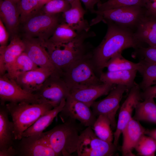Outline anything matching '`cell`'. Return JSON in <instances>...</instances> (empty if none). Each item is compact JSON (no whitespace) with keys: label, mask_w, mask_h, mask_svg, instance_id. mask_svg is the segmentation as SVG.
<instances>
[{"label":"cell","mask_w":156,"mask_h":156,"mask_svg":"<svg viewBox=\"0 0 156 156\" xmlns=\"http://www.w3.org/2000/svg\"><path fill=\"white\" fill-rule=\"evenodd\" d=\"M141 97L143 100L150 98L156 97V84L150 86L141 92Z\"/></svg>","instance_id":"74e56055"},{"label":"cell","mask_w":156,"mask_h":156,"mask_svg":"<svg viewBox=\"0 0 156 156\" xmlns=\"http://www.w3.org/2000/svg\"><path fill=\"white\" fill-rule=\"evenodd\" d=\"M62 14H48L41 10L23 24V35L46 41L51 36L58 25L63 21Z\"/></svg>","instance_id":"52a82bcc"},{"label":"cell","mask_w":156,"mask_h":156,"mask_svg":"<svg viewBox=\"0 0 156 156\" xmlns=\"http://www.w3.org/2000/svg\"><path fill=\"white\" fill-rule=\"evenodd\" d=\"M139 101L135 108L132 118L138 121H144L156 124V103L154 98H150Z\"/></svg>","instance_id":"484cf974"},{"label":"cell","mask_w":156,"mask_h":156,"mask_svg":"<svg viewBox=\"0 0 156 156\" xmlns=\"http://www.w3.org/2000/svg\"><path fill=\"white\" fill-rule=\"evenodd\" d=\"M68 1H69L70 3L72 2V1H74L75 0H66Z\"/></svg>","instance_id":"f6af8a7d"},{"label":"cell","mask_w":156,"mask_h":156,"mask_svg":"<svg viewBox=\"0 0 156 156\" xmlns=\"http://www.w3.org/2000/svg\"><path fill=\"white\" fill-rule=\"evenodd\" d=\"M38 67L24 52L8 66L6 73L9 78L14 79L21 73Z\"/></svg>","instance_id":"4316f807"},{"label":"cell","mask_w":156,"mask_h":156,"mask_svg":"<svg viewBox=\"0 0 156 156\" xmlns=\"http://www.w3.org/2000/svg\"><path fill=\"white\" fill-rule=\"evenodd\" d=\"M9 34L4 24L0 19V47H4L7 46Z\"/></svg>","instance_id":"8d00e7d4"},{"label":"cell","mask_w":156,"mask_h":156,"mask_svg":"<svg viewBox=\"0 0 156 156\" xmlns=\"http://www.w3.org/2000/svg\"><path fill=\"white\" fill-rule=\"evenodd\" d=\"M0 19L6 27L10 39L18 35L21 23L17 3L7 0H0Z\"/></svg>","instance_id":"ac0fdd59"},{"label":"cell","mask_w":156,"mask_h":156,"mask_svg":"<svg viewBox=\"0 0 156 156\" xmlns=\"http://www.w3.org/2000/svg\"><path fill=\"white\" fill-rule=\"evenodd\" d=\"M135 149L138 154L143 156H154L156 151V142L150 136L143 135Z\"/></svg>","instance_id":"836d02e7"},{"label":"cell","mask_w":156,"mask_h":156,"mask_svg":"<svg viewBox=\"0 0 156 156\" xmlns=\"http://www.w3.org/2000/svg\"><path fill=\"white\" fill-rule=\"evenodd\" d=\"M71 7L70 3L66 0H50L42 8L43 13L49 14H62Z\"/></svg>","instance_id":"e575fe53"},{"label":"cell","mask_w":156,"mask_h":156,"mask_svg":"<svg viewBox=\"0 0 156 156\" xmlns=\"http://www.w3.org/2000/svg\"><path fill=\"white\" fill-rule=\"evenodd\" d=\"M146 8L138 6L119 7L93 12L96 15L90 23V26L102 21L107 22L130 29L133 31L146 12Z\"/></svg>","instance_id":"5b68a950"},{"label":"cell","mask_w":156,"mask_h":156,"mask_svg":"<svg viewBox=\"0 0 156 156\" xmlns=\"http://www.w3.org/2000/svg\"><path fill=\"white\" fill-rule=\"evenodd\" d=\"M155 98H156V97Z\"/></svg>","instance_id":"bcb514c9"},{"label":"cell","mask_w":156,"mask_h":156,"mask_svg":"<svg viewBox=\"0 0 156 156\" xmlns=\"http://www.w3.org/2000/svg\"><path fill=\"white\" fill-rule=\"evenodd\" d=\"M133 54L140 60L156 65V47L149 46L144 47L141 46L135 49Z\"/></svg>","instance_id":"d590c367"},{"label":"cell","mask_w":156,"mask_h":156,"mask_svg":"<svg viewBox=\"0 0 156 156\" xmlns=\"http://www.w3.org/2000/svg\"><path fill=\"white\" fill-rule=\"evenodd\" d=\"M53 74L54 73L49 70L38 67L21 73L14 79L24 90L35 93L40 89L46 79Z\"/></svg>","instance_id":"2e32d148"},{"label":"cell","mask_w":156,"mask_h":156,"mask_svg":"<svg viewBox=\"0 0 156 156\" xmlns=\"http://www.w3.org/2000/svg\"><path fill=\"white\" fill-rule=\"evenodd\" d=\"M148 2L151 7L156 8V0H148Z\"/></svg>","instance_id":"7bdbcfd3"},{"label":"cell","mask_w":156,"mask_h":156,"mask_svg":"<svg viewBox=\"0 0 156 156\" xmlns=\"http://www.w3.org/2000/svg\"><path fill=\"white\" fill-rule=\"evenodd\" d=\"M17 5L20 13L21 23L38 12L37 0H20Z\"/></svg>","instance_id":"d6a6232c"},{"label":"cell","mask_w":156,"mask_h":156,"mask_svg":"<svg viewBox=\"0 0 156 156\" xmlns=\"http://www.w3.org/2000/svg\"><path fill=\"white\" fill-rule=\"evenodd\" d=\"M126 91L128 90L125 86L116 85L106 97L94 101L90 107L96 117L102 115L107 117L109 120L112 129L116 128V114L119 107L123 94Z\"/></svg>","instance_id":"8fae6325"},{"label":"cell","mask_w":156,"mask_h":156,"mask_svg":"<svg viewBox=\"0 0 156 156\" xmlns=\"http://www.w3.org/2000/svg\"><path fill=\"white\" fill-rule=\"evenodd\" d=\"M145 134L152 137L156 142V129H146Z\"/></svg>","instance_id":"60d3db41"},{"label":"cell","mask_w":156,"mask_h":156,"mask_svg":"<svg viewBox=\"0 0 156 156\" xmlns=\"http://www.w3.org/2000/svg\"><path fill=\"white\" fill-rule=\"evenodd\" d=\"M77 34L69 25L62 21L57 26L51 36L46 41L55 45L61 44L73 40Z\"/></svg>","instance_id":"83f0119b"},{"label":"cell","mask_w":156,"mask_h":156,"mask_svg":"<svg viewBox=\"0 0 156 156\" xmlns=\"http://www.w3.org/2000/svg\"><path fill=\"white\" fill-rule=\"evenodd\" d=\"M63 122L43 133L57 156H71L76 152L81 131L75 120L68 119Z\"/></svg>","instance_id":"3957f363"},{"label":"cell","mask_w":156,"mask_h":156,"mask_svg":"<svg viewBox=\"0 0 156 156\" xmlns=\"http://www.w3.org/2000/svg\"><path fill=\"white\" fill-rule=\"evenodd\" d=\"M14 147L20 156H56L43 132L38 135L23 137Z\"/></svg>","instance_id":"4fadbf2b"},{"label":"cell","mask_w":156,"mask_h":156,"mask_svg":"<svg viewBox=\"0 0 156 156\" xmlns=\"http://www.w3.org/2000/svg\"><path fill=\"white\" fill-rule=\"evenodd\" d=\"M10 40L8 45L0 47V75L5 74L8 66L24 52V43L18 35Z\"/></svg>","instance_id":"7402d4cb"},{"label":"cell","mask_w":156,"mask_h":156,"mask_svg":"<svg viewBox=\"0 0 156 156\" xmlns=\"http://www.w3.org/2000/svg\"><path fill=\"white\" fill-rule=\"evenodd\" d=\"M1 104L6 102L18 103L25 102L34 104L42 103L36 93L29 92L22 88L6 73L0 76Z\"/></svg>","instance_id":"9c48e42d"},{"label":"cell","mask_w":156,"mask_h":156,"mask_svg":"<svg viewBox=\"0 0 156 156\" xmlns=\"http://www.w3.org/2000/svg\"><path fill=\"white\" fill-rule=\"evenodd\" d=\"M60 116L63 122L68 119L77 120L86 127H92L97 118L90 107L69 95Z\"/></svg>","instance_id":"7c38bea8"},{"label":"cell","mask_w":156,"mask_h":156,"mask_svg":"<svg viewBox=\"0 0 156 156\" xmlns=\"http://www.w3.org/2000/svg\"><path fill=\"white\" fill-rule=\"evenodd\" d=\"M91 54L73 62L62 73L61 77L70 89L101 84Z\"/></svg>","instance_id":"8992f818"},{"label":"cell","mask_w":156,"mask_h":156,"mask_svg":"<svg viewBox=\"0 0 156 156\" xmlns=\"http://www.w3.org/2000/svg\"><path fill=\"white\" fill-rule=\"evenodd\" d=\"M50 0H37L38 10H40Z\"/></svg>","instance_id":"b9f144b4"},{"label":"cell","mask_w":156,"mask_h":156,"mask_svg":"<svg viewBox=\"0 0 156 156\" xmlns=\"http://www.w3.org/2000/svg\"><path fill=\"white\" fill-rule=\"evenodd\" d=\"M141 92L139 84L135 83L129 90L120 107L116 131L114 133L113 143L116 146L123 130L132 118L133 112L137 103L142 100Z\"/></svg>","instance_id":"9a60e30c"},{"label":"cell","mask_w":156,"mask_h":156,"mask_svg":"<svg viewBox=\"0 0 156 156\" xmlns=\"http://www.w3.org/2000/svg\"><path fill=\"white\" fill-rule=\"evenodd\" d=\"M91 127L100 139L109 143H113L114 134L111 130L110 122L105 116L102 115L98 116Z\"/></svg>","instance_id":"f546056e"},{"label":"cell","mask_w":156,"mask_h":156,"mask_svg":"<svg viewBox=\"0 0 156 156\" xmlns=\"http://www.w3.org/2000/svg\"><path fill=\"white\" fill-rule=\"evenodd\" d=\"M106 34L100 44L93 50L92 59L95 68L102 72L107 62L114 56L130 48L142 46L135 37L132 30L110 22H107Z\"/></svg>","instance_id":"6da1fadb"},{"label":"cell","mask_w":156,"mask_h":156,"mask_svg":"<svg viewBox=\"0 0 156 156\" xmlns=\"http://www.w3.org/2000/svg\"><path fill=\"white\" fill-rule=\"evenodd\" d=\"M107 83L71 89L69 95L74 99L81 101L90 107L98 98L109 94L116 86Z\"/></svg>","instance_id":"e0dca14e"},{"label":"cell","mask_w":156,"mask_h":156,"mask_svg":"<svg viewBox=\"0 0 156 156\" xmlns=\"http://www.w3.org/2000/svg\"><path fill=\"white\" fill-rule=\"evenodd\" d=\"M137 72V70H123L102 72L99 78L102 83L125 86L128 91L136 83L134 80Z\"/></svg>","instance_id":"cb8c5ba5"},{"label":"cell","mask_w":156,"mask_h":156,"mask_svg":"<svg viewBox=\"0 0 156 156\" xmlns=\"http://www.w3.org/2000/svg\"><path fill=\"white\" fill-rule=\"evenodd\" d=\"M83 2L86 10L93 13L95 10L94 9L95 5L101 2L100 0H80Z\"/></svg>","instance_id":"f35d334b"},{"label":"cell","mask_w":156,"mask_h":156,"mask_svg":"<svg viewBox=\"0 0 156 156\" xmlns=\"http://www.w3.org/2000/svg\"><path fill=\"white\" fill-rule=\"evenodd\" d=\"M139 62L140 67L138 72L142 76V79L139 85L141 89L143 90L156 84V65L141 60Z\"/></svg>","instance_id":"4dcf8cb0"},{"label":"cell","mask_w":156,"mask_h":156,"mask_svg":"<svg viewBox=\"0 0 156 156\" xmlns=\"http://www.w3.org/2000/svg\"><path fill=\"white\" fill-rule=\"evenodd\" d=\"M17 155V152L14 146L4 150H0V156H14Z\"/></svg>","instance_id":"ab89813d"},{"label":"cell","mask_w":156,"mask_h":156,"mask_svg":"<svg viewBox=\"0 0 156 156\" xmlns=\"http://www.w3.org/2000/svg\"><path fill=\"white\" fill-rule=\"evenodd\" d=\"M140 67L139 62L135 63L128 60L122 56L121 53L114 56L105 66V68H106L109 71L123 70H137L138 71Z\"/></svg>","instance_id":"f1b7e54d"},{"label":"cell","mask_w":156,"mask_h":156,"mask_svg":"<svg viewBox=\"0 0 156 156\" xmlns=\"http://www.w3.org/2000/svg\"><path fill=\"white\" fill-rule=\"evenodd\" d=\"M95 36L94 31H84L64 43L55 45L45 41L44 44L53 63L62 74L73 62L92 54L93 50L90 51V45L86 40Z\"/></svg>","instance_id":"7a4b0ae2"},{"label":"cell","mask_w":156,"mask_h":156,"mask_svg":"<svg viewBox=\"0 0 156 156\" xmlns=\"http://www.w3.org/2000/svg\"><path fill=\"white\" fill-rule=\"evenodd\" d=\"M133 32L135 37L139 42L156 47V15L146 10Z\"/></svg>","instance_id":"d6986e66"},{"label":"cell","mask_w":156,"mask_h":156,"mask_svg":"<svg viewBox=\"0 0 156 156\" xmlns=\"http://www.w3.org/2000/svg\"><path fill=\"white\" fill-rule=\"evenodd\" d=\"M146 130L139 121L132 117L122 133L123 141L121 150L123 156L135 155L133 153V151L141 137L145 134Z\"/></svg>","instance_id":"ffe728a7"},{"label":"cell","mask_w":156,"mask_h":156,"mask_svg":"<svg viewBox=\"0 0 156 156\" xmlns=\"http://www.w3.org/2000/svg\"><path fill=\"white\" fill-rule=\"evenodd\" d=\"M7 0L11 1H14L16 3H18V1H19L20 0Z\"/></svg>","instance_id":"ee69618b"},{"label":"cell","mask_w":156,"mask_h":156,"mask_svg":"<svg viewBox=\"0 0 156 156\" xmlns=\"http://www.w3.org/2000/svg\"><path fill=\"white\" fill-rule=\"evenodd\" d=\"M70 92V88L61 76L53 74L35 93L42 102H48L54 108L59 105L63 99H66Z\"/></svg>","instance_id":"30bf717a"},{"label":"cell","mask_w":156,"mask_h":156,"mask_svg":"<svg viewBox=\"0 0 156 156\" xmlns=\"http://www.w3.org/2000/svg\"><path fill=\"white\" fill-rule=\"evenodd\" d=\"M5 106L12 118L16 140H20L26 130L54 108L47 102L34 104L8 103Z\"/></svg>","instance_id":"277c9868"},{"label":"cell","mask_w":156,"mask_h":156,"mask_svg":"<svg viewBox=\"0 0 156 156\" xmlns=\"http://www.w3.org/2000/svg\"><path fill=\"white\" fill-rule=\"evenodd\" d=\"M5 104L0 107V150H6L14 146L15 138L12 122L9 118Z\"/></svg>","instance_id":"603a6c76"},{"label":"cell","mask_w":156,"mask_h":156,"mask_svg":"<svg viewBox=\"0 0 156 156\" xmlns=\"http://www.w3.org/2000/svg\"><path fill=\"white\" fill-rule=\"evenodd\" d=\"M117 150V146L100 139L90 126L81 132L76 152L78 156H111Z\"/></svg>","instance_id":"ba28073f"},{"label":"cell","mask_w":156,"mask_h":156,"mask_svg":"<svg viewBox=\"0 0 156 156\" xmlns=\"http://www.w3.org/2000/svg\"><path fill=\"white\" fill-rule=\"evenodd\" d=\"M25 52L38 66L47 69L53 73H61L53 63L43 42L37 38L23 36Z\"/></svg>","instance_id":"5bb4252c"},{"label":"cell","mask_w":156,"mask_h":156,"mask_svg":"<svg viewBox=\"0 0 156 156\" xmlns=\"http://www.w3.org/2000/svg\"><path fill=\"white\" fill-rule=\"evenodd\" d=\"M148 0H108L97 4V10L102 11L119 7L138 6L146 8Z\"/></svg>","instance_id":"1f68e13d"},{"label":"cell","mask_w":156,"mask_h":156,"mask_svg":"<svg viewBox=\"0 0 156 156\" xmlns=\"http://www.w3.org/2000/svg\"><path fill=\"white\" fill-rule=\"evenodd\" d=\"M66 99H63L59 105L40 117L23 132V137L38 135L43 132L62 110L65 103Z\"/></svg>","instance_id":"d4e9b609"},{"label":"cell","mask_w":156,"mask_h":156,"mask_svg":"<svg viewBox=\"0 0 156 156\" xmlns=\"http://www.w3.org/2000/svg\"><path fill=\"white\" fill-rule=\"evenodd\" d=\"M70 8L62 14L63 21L78 33L89 31L90 23L85 19L86 11L82 6L80 0H75L70 3Z\"/></svg>","instance_id":"44dd1931"}]
</instances>
